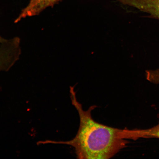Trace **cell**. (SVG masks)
<instances>
[{
  "label": "cell",
  "instance_id": "3",
  "mask_svg": "<svg viewBox=\"0 0 159 159\" xmlns=\"http://www.w3.org/2000/svg\"><path fill=\"white\" fill-rule=\"evenodd\" d=\"M60 0H31L29 5L23 9L15 20L16 23L26 17L33 16L39 14L46 8L54 5Z\"/></svg>",
  "mask_w": 159,
  "mask_h": 159
},
{
  "label": "cell",
  "instance_id": "1",
  "mask_svg": "<svg viewBox=\"0 0 159 159\" xmlns=\"http://www.w3.org/2000/svg\"><path fill=\"white\" fill-rule=\"evenodd\" d=\"M72 104L78 112L80 125L75 138L66 142L47 141L42 144H67L74 148L77 158L109 159L126 148L128 139L132 140V130L112 128L99 124L93 119L91 112L97 107L91 106L87 111L77 100L74 87H70Z\"/></svg>",
  "mask_w": 159,
  "mask_h": 159
},
{
  "label": "cell",
  "instance_id": "4",
  "mask_svg": "<svg viewBox=\"0 0 159 159\" xmlns=\"http://www.w3.org/2000/svg\"><path fill=\"white\" fill-rule=\"evenodd\" d=\"M124 4L132 6L159 20V0H117Z\"/></svg>",
  "mask_w": 159,
  "mask_h": 159
},
{
  "label": "cell",
  "instance_id": "5",
  "mask_svg": "<svg viewBox=\"0 0 159 159\" xmlns=\"http://www.w3.org/2000/svg\"><path fill=\"white\" fill-rule=\"evenodd\" d=\"M134 140L140 138L159 139V123L156 126L146 129H134Z\"/></svg>",
  "mask_w": 159,
  "mask_h": 159
},
{
  "label": "cell",
  "instance_id": "2",
  "mask_svg": "<svg viewBox=\"0 0 159 159\" xmlns=\"http://www.w3.org/2000/svg\"><path fill=\"white\" fill-rule=\"evenodd\" d=\"M21 54L20 43L17 39L6 40L0 47V71H8L19 59Z\"/></svg>",
  "mask_w": 159,
  "mask_h": 159
},
{
  "label": "cell",
  "instance_id": "6",
  "mask_svg": "<svg viewBox=\"0 0 159 159\" xmlns=\"http://www.w3.org/2000/svg\"><path fill=\"white\" fill-rule=\"evenodd\" d=\"M146 79L149 82L154 84H159V68L154 70H149L145 71Z\"/></svg>",
  "mask_w": 159,
  "mask_h": 159
},
{
  "label": "cell",
  "instance_id": "7",
  "mask_svg": "<svg viewBox=\"0 0 159 159\" xmlns=\"http://www.w3.org/2000/svg\"><path fill=\"white\" fill-rule=\"evenodd\" d=\"M6 39H4L2 38L0 36V43H2L6 40Z\"/></svg>",
  "mask_w": 159,
  "mask_h": 159
}]
</instances>
